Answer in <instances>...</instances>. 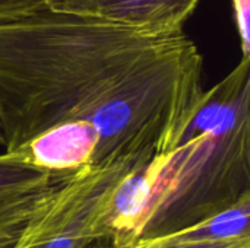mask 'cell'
<instances>
[{"label":"cell","instance_id":"obj_1","mask_svg":"<svg viewBox=\"0 0 250 248\" xmlns=\"http://www.w3.org/2000/svg\"><path fill=\"white\" fill-rule=\"evenodd\" d=\"M177 32L149 34L51 7L0 19L3 149L15 152L70 121L100 133L116 98Z\"/></svg>","mask_w":250,"mask_h":248},{"label":"cell","instance_id":"obj_2","mask_svg":"<svg viewBox=\"0 0 250 248\" xmlns=\"http://www.w3.org/2000/svg\"><path fill=\"white\" fill-rule=\"evenodd\" d=\"M250 202V56L202 89L114 196L113 246L171 235Z\"/></svg>","mask_w":250,"mask_h":248},{"label":"cell","instance_id":"obj_3","mask_svg":"<svg viewBox=\"0 0 250 248\" xmlns=\"http://www.w3.org/2000/svg\"><path fill=\"white\" fill-rule=\"evenodd\" d=\"M146 161H117L75 172L29 218L9 248H110L119 183Z\"/></svg>","mask_w":250,"mask_h":248},{"label":"cell","instance_id":"obj_4","mask_svg":"<svg viewBox=\"0 0 250 248\" xmlns=\"http://www.w3.org/2000/svg\"><path fill=\"white\" fill-rule=\"evenodd\" d=\"M201 0H54V10L95 18L119 26L168 34L183 31Z\"/></svg>","mask_w":250,"mask_h":248},{"label":"cell","instance_id":"obj_5","mask_svg":"<svg viewBox=\"0 0 250 248\" xmlns=\"http://www.w3.org/2000/svg\"><path fill=\"white\" fill-rule=\"evenodd\" d=\"M97 148L98 132L94 124L70 121L41 133L12 153L45 171L76 172L94 165Z\"/></svg>","mask_w":250,"mask_h":248},{"label":"cell","instance_id":"obj_6","mask_svg":"<svg viewBox=\"0 0 250 248\" xmlns=\"http://www.w3.org/2000/svg\"><path fill=\"white\" fill-rule=\"evenodd\" d=\"M73 174L45 171L16 153L3 151L0 153V221L40 210Z\"/></svg>","mask_w":250,"mask_h":248},{"label":"cell","instance_id":"obj_7","mask_svg":"<svg viewBox=\"0 0 250 248\" xmlns=\"http://www.w3.org/2000/svg\"><path fill=\"white\" fill-rule=\"evenodd\" d=\"M54 0H0V19L26 16L44 10Z\"/></svg>","mask_w":250,"mask_h":248},{"label":"cell","instance_id":"obj_8","mask_svg":"<svg viewBox=\"0 0 250 248\" xmlns=\"http://www.w3.org/2000/svg\"><path fill=\"white\" fill-rule=\"evenodd\" d=\"M234 18L243 56H250V0H233Z\"/></svg>","mask_w":250,"mask_h":248},{"label":"cell","instance_id":"obj_9","mask_svg":"<svg viewBox=\"0 0 250 248\" xmlns=\"http://www.w3.org/2000/svg\"><path fill=\"white\" fill-rule=\"evenodd\" d=\"M0 146H3V133H1V126H0Z\"/></svg>","mask_w":250,"mask_h":248}]
</instances>
